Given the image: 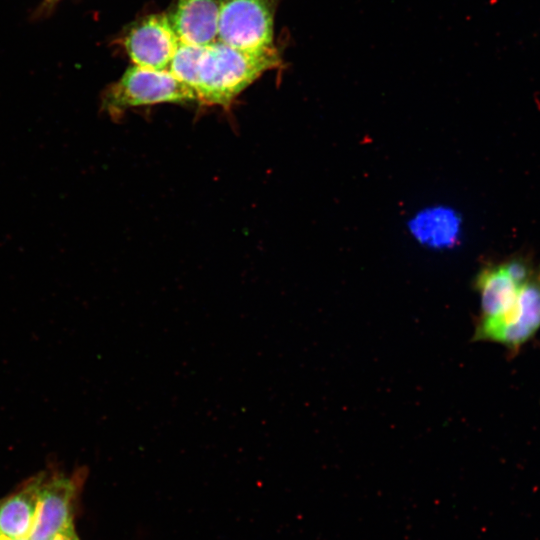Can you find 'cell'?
<instances>
[{
    "mask_svg": "<svg viewBox=\"0 0 540 540\" xmlns=\"http://www.w3.org/2000/svg\"><path fill=\"white\" fill-rule=\"evenodd\" d=\"M280 0H224L217 40L242 50L274 47V18Z\"/></svg>",
    "mask_w": 540,
    "mask_h": 540,
    "instance_id": "3957f363",
    "label": "cell"
},
{
    "mask_svg": "<svg viewBox=\"0 0 540 540\" xmlns=\"http://www.w3.org/2000/svg\"><path fill=\"white\" fill-rule=\"evenodd\" d=\"M0 540H31L29 537H23V538H8L4 536H0Z\"/></svg>",
    "mask_w": 540,
    "mask_h": 540,
    "instance_id": "8fae6325",
    "label": "cell"
},
{
    "mask_svg": "<svg viewBox=\"0 0 540 540\" xmlns=\"http://www.w3.org/2000/svg\"><path fill=\"white\" fill-rule=\"evenodd\" d=\"M281 63L275 47L242 50L217 40L204 48L194 92L202 103L227 108L248 86Z\"/></svg>",
    "mask_w": 540,
    "mask_h": 540,
    "instance_id": "6da1fadb",
    "label": "cell"
},
{
    "mask_svg": "<svg viewBox=\"0 0 540 540\" xmlns=\"http://www.w3.org/2000/svg\"><path fill=\"white\" fill-rule=\"evenodd\" d=\"M59 1L60 0H43L40 7L37 9V16L41 17L47 15Z\"/></svg>",
    "mask_w": 540,
    "mask_h": 540,
    "instance_id": "30bf717a",
    "label": "cell"
},
{
    "mask_svg": "<svg viewBox=\"0 0 540 540\" xmlns=\"http://www.w3.org/2000/svg\"><path fill=\"white\" fill-rule=\"evenodd\" d=\"M45 473L40 472L32 476L15 492L0 501V536L29 537Z\"/></svg>",
    "mask_w": 540,
    "mask_h": 540,
    "instance_id": "52a82bcc",
    "label": "cell"
},
{
    "mask_svg": "<svg viewBox=\"0 0 540 540\" xmlns=\"http://www.w3.org/2000/svg\"><path fill=\"white\" fill-rule=\"evenodd\" d=\"M48 540H80V539L75 531L74 525H71L59 531Z\"/></svg>",
    "mask_w": 540,
    "mask_h": 540,
    "instance_id": "9c48e42d",
    "label": "cell"
},
{
    "mask_svg": "<svg viewBox=\"0 0 540 540\" xmlns=\"http://www.w3.org/2000/svg\"><path fill=\"white\" fill-rule=\"evenodd\" d=\"M205 46L179 43L168 70L183 84L194 91L197 81L198 67Z\"/></svg>",
    "mask_w": 540,
    "mask_h": 540,
    "instance_id": "ba28073f",
    "label": "cell"
},
{
    "mask_svg": "<svg viewBox=\"0 0 540 540\" xmlns=\"http://www.w3.org/2000/svg\"><path fill=\"white\" fill-rule=\"evenodd\" d=\"M85 474L86 471L82 469L71 475L60 472L51 475L45 473L29 535L31 540H48L59 531L74 525V504Z\"/></svg>",
    "mask_w": 540,
    "mask_h": 540,
    "instance_id": "277c9868",
    "label": "cell"
},
{
    "mask_svg": "<svg viewBox=\"0 0 540 540\" xmlns=\"http://www.w3.org/2000/svg\"><path fill=\"white\" fill-rule=\"evenodd\" d=\"M224 0H176L168 19L181 42L208 46L218 38Z\"/></svg>",
    "mask_w": 540,
    "mask_h": 540,
    "instance_id": "8992f818",
    "label": "cell"
},
{
    "mask_svg": "<svg viewBox=\"0 0 540 540\" xmlns=\"http://www.w3.org/2000/svg\"><path fill=\"white\" fill-rule=\"evenodd\" d=\"M198 100L195 92L169 70H153L133 65L101 96V110L119 117L132 107L161 103L185 104Z\"/></svg>",
    "mask_w": 540,
    "mask_h": 540,
    "instance_id": "7a4b0ae2",
    "label": "cell"
},
{
    "mask_svg": "<svg viewBox=\"0 0 540 540\" xmlns=\"http://www.w3.org/2000/svg\"><path fill=\"white\" fill-rule=\"evenodd\" d=\"M180 43L167 14H150L133 23L121 44L136 66L168 70Z\"/></svg>",
    "mask_w": 540,
    "mask_h": 540,
    "instance_id": "5b68a950",
    "label": "cell"
}]
</instances>
